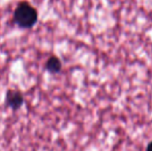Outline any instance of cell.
I'll return each mask as SVG.
<instances>
[{
	"label": "cell",
	"instance_id": "6da1fadb",
	"mask_svg": "<svg viewBox=\"0 0 152 151\" xmlns=\"http://www.w3.org/2000/svg\"><path fill=\"white\" fill-rule=\"evenodd\" d=\"M14 20L21 28H31L37 22V12L29 3L21 2L14 12Z\"/></svg>",
	"mask_w": 152,
	"mask_h": 151
},
{
	"label": "cell",
	"instance_id": "7a4b0ae2",
	"mask_svg": "<svg viewBox=\"0 0 152 151\" xmlns=\"http://www.w3.org/2000/svg\"><path fill=\"white\" fill-rule=\"evenodd\" d=\"M23 95L21 94L20 91L16 89H10L6 93V104L8 107H10L14 110L20 109V107L23 105Z\"/></svg>",
	"mask_w": 152,
	"mask_h": 151
},
{
	"label": "cell",
	"instance_id": "3957f363",
	"mask_svg": "<svg viewBox=\"0 0 152 151\" xmlns=\"http://www.w3.org/2000/svg\"><path fill=\"white\" fill-rule=\"evenodd\" d=\"M61 61L59 60L58 57L51 56L46 62V69L52 74H57L61 71Z\"/></svg>",
	"mask_w": 152,
	"mask_h": 151
},
{
	"label": "cell",
	"instance_id": "277c9868",
	"mask_svg": "<svg viewBox=\"0 0 152 151\" xmlns=\"http://www.w3.org/2000/svg\"><path fill=\"white\" fill-rule=\"evenodd\" d=\"M146 151H152V142L148 144V146H147V150Z\"/></svg>",
	"mask_w": 152,
	"mask_h": 151
}]
</instances>
